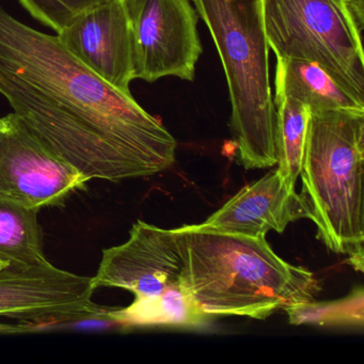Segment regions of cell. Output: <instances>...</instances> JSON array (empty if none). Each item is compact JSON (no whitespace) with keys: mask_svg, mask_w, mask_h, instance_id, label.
Listing matches in <instances>:
<instances>
[{"mask_svg":"<svg viewBox=\"0 0 364 364\" xmlns=\"http://www.w3.org/2000/svg\"><path fill=\"white\" fill-rule=\"evenodd\" d=\"M349 7L359 24L360 28L363 31L364 27V0H347Z\"/></svg>","mask_w":364,"mask_h":364,"instance_id":"ac0fdd59","label":"cell"},{"mask_svg":"<svg viewBox=\"0 0 364 364\" xmlns=\"http://www.w3.org/2000/svg\"><path fill=\"white\" fill-rule=\"evenodd\" d=\"M274 90V100H296L310 112H364L363 103L345 91L321 67L306 61L277 59Z\"/></svg>","mask_w":364,"mask_h":364,"instance_id":"7c38bea8","label":"cell"},{"mask_svg":"<svg viewBox=\"0 0 364 364\" xmlns=\"http://www.w3.org/2000/svg\"><path fill=\"white\" fill-rule=\"evenodd\" d=\"M39 210L0 198V262L18 266L48 263Z\"/></svg>","mask_w":364,"mask_h":364,"instance_id":"5bb4252c","label":"cell"},{"mask_svg":"<svg viewBox=\"0 0 364 364\" xmlns=\"http://www.w3.org/2000/svg\"><path fill=\"white\" fill-rule=\"evenodd\" d=\"M129 18L134 80L193 82L203 48L191 0H122Z\"/></svg>","mask_w":364,"mask_h":364,"instance_id":"8992f818","label":"cell"},{"mask_svg":"<svg viewBox=\"0 0 364 364\" xmlns=\"http://www.w3.org/2000/svg\"><path fill=\"white\" fill-rule=\"evenodd\" d=\"M56 37L85 67L117 90L132 95L131 31L122 0H101L78 14Z\"/></svg>","mask_w":364,"mask_h":364,"instance_id":"30bf717a","label":"cell"},{"mask_svg":"<svg viewBox=\"0 0 364 364\" xmlns=\"http://www.w3.org/2000/svg\"><path fill=\"white\" fill-rule=\"evenodd\" d=\"M364 295L362 287L353 289L347 297L334 301H313L287 309L291 325L348 326L363 327Z\"/></svg>","mask_w":364,"mask_h":364,"instance_id":"2e32d148","label":"cell"},{"mask_svg":"<svg viewBox=\"0 0 364 364\" xmlns=\"http://www.w3.org/2000/svg\"><path fill=\"white\" fill-rule=\"evenodd\" d=\"M364 112H310L300 193L329 250L363 272Z\"/></svg>","mask_w":364,"mask_h":364,"instance_id":"3957f363","label":"cell"},{"mask_svg":"<svg viewBox=\"0 0 364 364\" xmlns=\"http://www.w3.org/2000/svg\"><path fill=\"white\" fill-rule=\"evenodd\" d=\"M261 14L277 59L315 63L364 104L362 29L347 0H261Z\"/></svg>","mask_w":364,"mask_h":364,"instance_id":"5b68a950","label":"cell"},{"mask_svg":"<svg viewBox=\"0 0 364 364\" xmlns=\"http://www.w3.org/2000/svg\"><path fill=\"white\" fill-rule=\"evenodd\" d=\"M187 238L183 227L163 229L142 220L134 223L127 242L103 250L91 283L127 289L135 298L159 295L187 282Z\"/></svg>","mask_w":364,"mask_h":364,"instance_id":"ba28073f","label":"cell"},{"mask_svg":"<svg viewBox=\"0 0 364 364\" xmlns=\"http://www.w3.org/2000/svg\"><path fill=\"white\" fill-rule=\"evenodd\" d=\"M306 210L300 195L283 182L274 169L244 187L199 225L202 229L249 237H265L269 231L282 233Z\"/></svg>","mask_w":364,"mask_h":364,"instance_id":"8fae6325","label":"cell"},{"mask_svg":"<svg viewBox=\"0 0 364 364\" xmlns=\"http://www.w3.org/2000/svg\"><path fill=\"white\" fill-rule=\"evenodd\" d=\"M183 229L187 284L208 314L266 319L276 311L313 301L321 291L313 272L281 259L265 237L198 225Z\"/></svg>","mask_w":364,"mask_h":364,"instance_id":"7a4b0ae2","label":"cell"},{"mask_svg":"<svg viewBox=\"0 0 364 364\" xmlns=\"http://www.w3.org/2000/svg\"><path fill=\"white\" fill-rule=\"evenodd\" d=\"M210 31L225 69L231 129L246 169L277 165V108L261 0H191Z\"/></svg>","mask_w":364,"mask_h":364,"instance_id":"277c9868","label":"cell"},{"mask_svg":"<svg viewBox=\"0 0 364 364\" xmlns=\"http://www.w3.org/2000/svg\"><path fill=\"white\" fill-rule=\"evenodd\" d=\"M89 181L14 112L0 118L1 199L40 210L61 205Z\"/></svg>","mask_w":364,"mask_h":364,"instance_id":"52a82bcc","label":"cell"},{"mask_svg":"<svg viewBox=\"0 0 364 364\" xmlns=\"http://www.w3.org/2000/svg\"><path fill=\"white\" fill-rule=\"evenodd\" d=\"M212 316L200 306L187 282H183L159 295L135 298L127 308L104 309L99 317L127 327L197 328L210 323Z\"/></svg>","mask_w":364,"mask_h":364,"instance_id":"4fadbf2b","label":"cell"},{"mask_svg":"<svg viewBox=\"0 0 364 364\" xmlns=\"http://www.w3.org/2000/svg\"><path fill=\"white\" fill-rule=\"evenodd\" d=\"M0 95L89 180L146 178L176 163V138L124 95L0 6Z\"/></svg>","mask_w":364,"mask_h":364,"instance_id":"6da1fadb","label":"cell"},{"mask_svg":"<svg viewBox=\"0 0 364 364\" xmlns=\"http://www.w3.org/2000/svg\"><path fill=\"white\" fill-rule=\"evenodd\" d=\"M91 277L60 269L50 262L18 266L0 262V317L46 323L99 317Z\"/></svg>","mask_w":364,"mask_h":364,"instance_id":"9c48e42d","label":"cell"},{"mask_svg":"<svg viewBox=\"0 0 364 364\" xmlns=\"http://www.w3.org/2000/svg\"><path fill=\"white\" fill-rule=\"evenodd\" d=\"M36 20L58 35L72 20L101 0H18Z\"/></svg>","mask_w":364,"mask_h":364,"instance_id":"e0dca14e","label":"cell"},{"mask_svg":"<svg viewBox=\"0 0 364 364\" xmlns=\"http://www.w3.org/2000/svg\"><path fill=\"white\" fill-rule=\"evenodd\" d=\"M274 102L277 108V170L284 184L295 191L304 161L310 109L289 97Z\"/></svg>","mask_w":364,"mask_h":364,"instance_id":"9a60e30c","label":"cell"}]
</instances>
